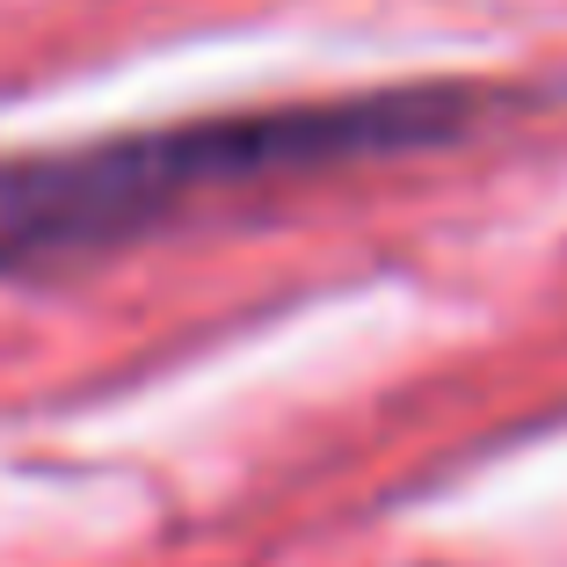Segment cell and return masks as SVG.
Wrapping results in <instances>:
<instances>
[{
  "mask_svg": "<svg viewBox=\"0 0 567 567\" xmlns=\"http://www.w3.org/2000/svg\"><path fill=\"white\" fill-rule=\"evenodd\" d=\"M487 110L481 87H364V95L255 102L183 124L87 138V146L0 153V277L102 262L138 240L255 197L277 183H313L334 167L393 161L458 138Z\"/></svg>",
  "mask_w": 567,
  "mask_h": 567,
  "instance_id": "1",
  "label": "cell"
}]
</instances>
